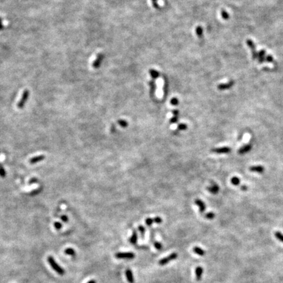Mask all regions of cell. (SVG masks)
Wrapping results in <instances>:
<instances>
[{"instance_id":"cell-1","label":"cell","mask_w":283,"mask_h":283,"mask_svg":"<svg viewBox=\"0 0 283 283\" xmlns=\"http://www.w3.org/2000/svg\"><path fill=\"white\" fill-rule=\"evenodd\" d=\"M47 261L51 267L53 268V270H55L56 272L59 274V275H63L65 273L64 269L57 264V262L55 261V260L53 258V257H52V256H49L47 258Z\"/></svg>"},{"instance_id":"cell-2","label":"cell","mask_w":283,"mask_h":283,"mask_svg":"<svg viewBox=\"0 0 283 283\" xmlns=\"http://www.w3.org/2000/svg\"><path fill=\"white\" fill-rule=\"evenodd\" d=\"M178 258V254L176 252H174L170 254V255L166 256V257L162 258L160 261L159 262V264L160 266H164L167 264H168L169 262L172 261V260H174Z\"/></svg>"},{"instance_id":"cell-3","label":"cell","mask_w":283,"mask_h":283,"mask_svg":"<svg viewBox=\"0 0 283 283\" xmlns=\"http://www.w3.org/2000/svg\"><path fill=\"white\" fill-rule=\"evenodd\" d=\"M246 44L248 45V47L250 49L252 55V59L253 60H256L258 59V52L256 51V47L254 43L252 40L251 39H247L246 41Z\"/></svg>"},{"instance_id":"cell-4","label":"cell","mask_w":283,"mask_h":283,"mask_svg":"<svg viewBox=\"0 0 283 283\" xmlns=\"http://www.w3.org/2000/svg\"><path fill=\"white\" fill-rule=\"evenodd\" d=\"M29 95H30V92H29V91L27 90V89L24 91L21 99V100H20V101L19 102V103H18V104H17L18 108H20V109H22V108H24V106H25L26 102H27V100L28 99Z\"/></svg>"},{"instance_id":"cell-5","label":"cell","mask_w":283,"mask_h":283,"mask_svg":"<svg viewBox=\"0 0 283 283\" xmlns=\"http://www.w3.org/2000/svg\"><path fill=\"white\" fill-rule=\"evenodd\" d=\"M115 258L118 259H133L135 257V254L133 252H117L115 254Z\"/></svg>"},{"instance_id":"cell-6","label":"cell","mask_w":283,"mask_h":283,"mask_svg":"<svg viewBox=\"0 0 283 283\" xmlns=\"http://www.w3.org/2000/svg\"><path fill=\"white\" fill-rule=\"evenodd\" d=\"M231 151V149L229 147H222V148H214L212 150V151L218 154H226L229 153Z\"/></svg>"},{"instance_id":"cell-7","label":"cell","mask_w":283,"mask_h":283,"mask_svg":"<svg viewBox=\"0 0 283 283\" xmlns=\"http://www.w3.org/2000/svg\"><path fill=\"white\" fill-rule=\"evenodd\" d=\"M162 222V220L160 217H155L154 218H148L146 219V224L148 226H151L153 223H156V224H161Z\"/></svg>"},{"instance_id":"cell-8","label":"cell","mask_w":283,"mask_h":283,"mask_svg":"<svg viewBox=\"0 0 283 283\" xmlns=\"http://www.w3.org/2000/svg\"><path fill=\"white\" fill-rule=\"evenodd\" d=\"M104 59V55L102 54V53H99V55H97V59H96L93 62V67L95 68H98L100 66V64L102 63V60Z\"/></svg>"},{"instance_id":"cell-9","label":"cell","mask_w":283,"mask_h":283,"mask_svg":"<svg viewBox=\"0 0 283 283\" xmlns=\"http://www.w3.org/2000/svg\"><path fill=\"white\" fill-rule=\"evenodd\" d=\"M234 84H235V82L233 81H230L226 83H222L219 85L218 86V89H220V90H226V89L232 87Z\"/></svg>"},{"instance_id":"cell-10","label":"cell","mask_w":283,"mask_h":283,"mask_svg":"<svg viewBox=\"0 0 283 283\" xmlns=\"http://www.w3.org/2000/svg\"><path fill=\"white\" fill-rule=\"evenodd\" d=\"M45 156L43 155H40L35 156V157H33V158H32V159H30V161H29V162H30L31 164H35V163H37V162H39L40 161H43V160L45 159Z\"/></svg>"},{"instance_id":"cell-11","label":"cell","mask_w":283,"mask_h":283,"mask_svg":"<svg viewBox=\"0 0 283 283\" xmlns=\"http://www.w3.org/2000/svg\"><path fill=\"white\" fill-rule=\"evenodd\" d=\"M195 203L196 205H197L199 208V210H200V212L202 213V212H204V211H205V210H206V205H205V204H204V202H202L201 200H200L199 199H195Z\"/></svg>"},{"instance_id":"cell-12","label":"cell","mask_w":283,"mask_h":283,"mask_svg":"<svg viewBox=\"0 0 283 283\" xmlns=\"http://www.w3.org/2000/svg\"><path fill=\"white\" fill-rule=\"evenodd\" d=\"M251 149H252V146L250 145L249 144L244 145V146L241 147V148L239 149V151H238V153H239V154L240 155H243L244 153L249 152V151L251 150Z\"/></svg>"},{"instance_id":"cell-13","label":"cell","mask_w":283,"mask_h":283,"mask_svg":"<svg viewBox=\"0 0 283 283\" xmlns=\"http://www.w3.org/2000/svg\"><path fill=\"white\" fill-rule=\"evenodd\" d=\"M207 189H208L209 192H210L211 193H212V194L215 195L217 194V193L219 192L220 188L216 184H212V185L211 186L207 188Z\"/></svg>"},{"instance_id":"cell-14","label":"cell","mask_w":283,"mask_h":283,"mask_svg":"<svg viewBox=\"0 0 283 283\" xmlns=\"http://www.w3.org/2000/svg\"><path fill=\"white\" fill-rule=\"evenodd\" d=\"M125 275L127 277V281L129 283H134L135 282V278H134V276L133 274V271L131 270V269H127L125 271Z\"/></svg>"},{"instance_id":"cell-15","label":"cell","mask_w":283,"mask_h":283,"mask_svg":"<svg viewBox=\"0 0 283 283\" xmlns=\"http://www.w3.org/2000/svg\"><path fill=\"white\" fill-rule=\"evenodd\" d=\"M249 170L252 172H258V173H262L264 171V167L263 166L258 165V166H252L249 168Z\"/></svg>"},{"instance_id":"cell-16","label":"cell","mask_w":283,"mask_h":283,"mask_svg":"<svg viewBox=\"0 0 283 283\" xmlns=\"http://www.w3.org/2000/svg\"><path fill=\"white\" fill-rule=\"evenodd\" d=\"M202 273H203V269H202V267L199 266L197 267L195 269V276H196V279L197 280H200L201 279Z\"/></svg>"},{"instance_id":"cell-17","label":"cell","mask_w":283,"mask_h":283,"mask_svg":"<svg viewBox=\"0 0 283 283\" xmlns=\"http://www.w3.org/2000/svg\"><path fill=\"white\" fill-rule=\"evenodd\" d=\"M137 240H138V234L137 232L135 230L133 231V235L131 236V237L130 238V242L133 244H136L137 243Z\"/></svg>"},{"instance_id":"cell-18","label":"cell","mask_w":283,"mask_h":283,"mask_svg":"<svg viewBox=\"0 0 283 283\" xmlns=\"http://www.w3.org/2000/svg\"><path fill=\"white\" fill-rule=\"evenodd\" d=\"M193 252L195 254H197L198 255H199V256H204V255H205V251H204L203 249H202V248H199V247H198V246H195L194 247V248H193Z\"/></svg>"},{"instance_id":"cell-19","label":"cell","mask_w":283,"mask_h":283,"mask_svg":"<svg viewBox=\"0 0 283 283\" xmlns=\"http://www.w3.org/2000/svg\"><path fill=\"white\" fill-rule=\"evenodd\" d=\"M231 183H232V184L234 185V186H239V184H240L239 178L238 177H236V176H234L231 178Z\"/></svg>"},{"instance_id":"cell-20","label":"cell","mask_w":283,"mask_h":283,"mask_svg":"<svg viewBox=\"0 0 283 283\" xmlns=\"http://www.w3.org/2000/svg\"><path fill=\"white\" fill-rule=\"evenodd\" d=\"M117 123H118V124H119V125L121 126V127H123V128H126L128 126V123L127 122L125 121V120L119 119V120H118V121H117Z\"/></svg>"},{"instance_id":"cell-21","label":"cell","mask_w":283,"mask_h":283,"mask_svg":"<svg viewBox=\"0 0 283 283\" xmlns=\"http://www.w3.org/2000/svg\"><path fill=\"white\" fill-rule=\"evenodd\" d=\"M0 176L1 178H5L6 176V171L1 164H0Z\"/></svg>"},{"instance_id":"cell-22","label":"cell","mask_w":283,"mask_h":283,"mask_svg":"<svg viewBox=\"0 0 283 283\" xmlns=\"http://www.w3.org/2000/svg\"><path fill=\"white\" fill-rule=\"evenodd\" d=\"M266 61L270 62V63H273L274 64H276V62L274 61V59L272 56L270 55H267L266 56Z\"/></svg>"},{"instance_id":"cell-23","label":"cell","mask_w":283,"mask_h":283,"mask_svg":"<svg viewBox=\"0 0 283 283\" xmlns=\"http://www.w3.org/2000/svg\"><path fill=\"white\" fill-rule=\"evenodd\" d=\"M65 254L67 255H70V256H75V252L72 248H67L65 250Z\"/></svg>"},{"instance_id":"cell-24","label":"cell","mask_w":283,"mask_h":283,"mask_svg":"<svg viewBox=\"0 0 283 283\" xmlns=\"http://www.w3.org/2000/svg\"><path fill=\"white\" fill-rule=\"evenodd\" d=\"M150 73L151 76L153 78H154V79H155V78H157L159 75V72L155 70H150Z\"/></svg>"},{"instance_id":"cell-25","label":"cell","mask_w":283,"mask_h":283,"mask_svg":"<svg viewBox=\"0 0 283 283\" xmlns=\"http://www.w3.org/2000/svg\"><path fill=\"white\" fill-rule=\"evenodd\" d=\"M275 237L277 238L278 240H279L280 242H283V234H282L280 232H276L275 233Z\"/></svg>"},{"instance_id":"cell-26","label":"cell","mask_w":283,"mask_h":283,"mask_svg":"<svg viewBox=\"0 0 283 283\" xmlns=\"http://www.w3.org/2000/svg\"><path fill=\"white\" fill-rule=\"evenodd\" d=\"M177 128H178V130H180V131H185V130H186L187 129H188V126H187L186 124L180 123V124L178 125Z\"/></svg>"},{"instance_id":"cell-27","label":"cell","mask_w":283,"mask_h":283,"mask_svg":"<svg viewBox=\"0 0 283 283\" xmlns=\"http://www.w3.org/2000/svg\"><path fill=\"white\" fill-rule=\"evenodd\" d=\"M138 229H139V231H140V234H141V236H142V237H144V234H145V232H146V230H145L144 227V226H141V225H140V226H139V228H138Z\"/></svg>"},{"instance_id":"cell-28","label":"cell","mask_w":283,"mask_h":283,"mask_svg":"<svg viewBox=\"0 0 283 283\" xmlns=\"http://www.w3.org/2000/svg\"><path fill=\"white\" fill-rule=\"evenodd\" d=\"M196 33H197V35L199 36V37H201L202 35V28L200 26H198L196 28Z\"/></svg>"},{"instance_id":"cell-29","label":"cell","mask_w":283,"mask_h":283,"mask_svg":"<svg viewBox=\"0 0 283 283\" xmlns=\"http://www.w3.org/2000/svg\"><path fill=\"white\" fill-rule=\"evenodd\" d=\"M215 217V214L213 212H208L205 214V218L208 220H212Z\"/></svg>"},{"instance_id":"cell-30","label":"cell","mask_w":283,"mask_h":283,"mask_svg":"<svg viewBox=\"0 0 283 283\" xmlns=\"http://www.w3.org/2000/svg\"><path fill=\"white\" fill-rule=\"evenodd\" d=\"M221 14H222V16L223 17V19H228L229 18V15L228 13L226 12V11H224V10H222V12H221Z\"/></svg>"},{"instance_id":"cell-31","label":"cell","mask_w":283,"mask_h":283,"mask_svg":"<svg viewBox=\"0 0 283 283\" xmlns=\"http://www.w3.org/2000/svg\"><path fill=\"white\" fill-rule=\"evenodd\" d=\"M266 51L264 49L260 50L259 52H258V57H266Z\"/></svg>"},{"instance_id":"cell-32","label":"cell","mask_w":283,"mask_h":283,"mask_svg":"<svg viewBox=\"0 0 283 283\" xmlns=\"http://www.w3.org/2000/svg\"><path fill=\"white\" fill-rule=\"evenodd\" d=\"M170 104H172V106H177L178 104H179V101L176 99V98H173V99H171L170 100Z\"/></svg>"},{"instance_id":"cell-33","label":"cell","mask_w":283,"mask_h":283,"mask_svg":"<svg viewBox=\"0 0 283 283\" xmlns=\"http://www.w3.org/2000/svg\"><path fill=\"white\" fill-rule=\"evenodd\" d=\"M153 244H154L155 248L156 249H157V250H161V249L162 248V244L161 243H160V242H159L155 241L154 243H153Z\"/></svg>"},{"instance_id":"cell-34","label":"cell","mask_w":283,"mask_h":283,"mask_svg":"<svg viewBox=\"0 0 283 283\" xmlns=\"http://www.w3.org/2000/svg\"><path fill=\"white\" fill-rule=\"evenodd\" d=\"M178 116H176V115H174V116H173L172 118L170 119V123H176L178 121Z\"/></svg>"},{"instance_id":"cell-35","label":"cell","mask_w":283,"mask_h":283,"mask_svg":"<svg viewBox=\"0 0 283 283\" xmlns=\"http://www.w3.org/2000/svg\"><path fill=\"white\" fill-rule=\"evenodd\" d=\"M54 226H55V228L57 229H61L62 227V224L60 222H55Z\"/></svg>"},{"instance_id":"cell-36","label":"cell","mask_w":283,"mask_h":283,"mask_svg":"<svg viewBox=\"0 0 283 283\" xmlns=\"http://www.w3.org/2000/svg\"><path fill=\"white\" fill-rule=\"evenodd\" d=\"M61 220L64 222H67L68 221V218L67 217L66 215H63V216H61Z\"/></svg>"},{"instance_id":"cell-37","label":"cell","mask_w":283,"mask_h":283,"mask_svg":"<svg viewBox=\"0 0 283 283\" xmlns=\"http://www.w3.org/2000/svg\"><path fill=\"white\" fill-rule=\"evenodd\" d=\"M150 85H151V91H152V93H153L154 92V90H155V84L153 81H151L150 82Z\"/></svg>"},{"instance_id":"cell-38","label":"cell","mask_w":283,"mask_h":283,"mask_svg":"<svg viewBox=\"0 0 283 283\" xmlns=\"http://www.w3.org/2000/svg\"><path fill=\"white\" fill-rule=\"evenodd\" d=\"M37 181V180L36 179V178H32V179H31L30 180L29 183H30V184H33V183H35V182H36Z\"/></svg>"},{"instance_id":"cell-39","label":"cell","mask_w":283,"mask_h":283,"mask_svg":"<svg viewBox=\"0 0 283 283\" xmlns=\"http://www.w3.org/2000/svg\"><path fill=\"white\" fill-rule=\"evenodd\" d=\"M172 114L174 115H176V116H178V115H179V111L177 110H173L172 111Z\"/></svg>"},{"instance_id":"cell-40","label":"cell","mask_w":283,"mask_h":283,"mask_svg":"<svg viewBox=\"0 0 283 283\" xmlns=\"http://www.w3.org/2000/svg\"><path fill=\"white\" fill-rule=\"evenodd\" d=\"M157 1V0H152L153 5V6H154V7H155V8H158V4L156 3V1Z\"/></svg>"},{"instance_id":"cell-41","label":"cell","mask_w":283,"mask_h":283,"mask_svg":"<svg viewBox=\"0 0 283 283\" xmlns=\"http://www.w3.org/2000/svg\"><path fill=\"white\" fill-rule=\"evenodd\" d=\"M3 24H2V20L1 18H0V30H3Z\"/></svg>"},{"instance_id":"cell-42","label":"cell","mask_w":283,"mask_h":283,"mask_svg":"<svg viewBox=\"0 0 283 283\" xmlns=\"http://www.w3.org/2000/svg\"><path fill=\"white\" fill-rule=\"evenodd\" d=\"M247 188H247V186H241V188H240V189H241L242 191H246Z\"/></svg>"},{"instance_id":"cell-43","label":"cell","mask_w":283,"mask_h":283,"mask_svg":"<svg viewBox=\"0 0 283 283\" xmlns=\"http://www.w3.org/2000/svg\"><path fill=\"white\" fill-rule=\"evenodd\" d=\"M87 283H97V282H96L95 280H91L90 281H89Z\"/></svg>"}]
</instances>
